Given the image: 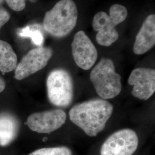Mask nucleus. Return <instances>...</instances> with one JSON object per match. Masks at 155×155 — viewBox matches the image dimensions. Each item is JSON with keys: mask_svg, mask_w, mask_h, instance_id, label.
I'll list each match as a JSON object with an SVG mask.
<instances>
[{"mask_svg": "<svg viewBox=\"0 0 155 155\" xmlns=\"http://www.w3.org/2000/svg\"><path fill=\"white\" fill-rule=\"evenodd\" d=\"M113 106L104 99H94L74 106L69 111L70 120L90 137L102 132L110 118Z\"/></svg>", "mask_w": 155, "mask_h": 155, "instance_id": "1", "label": "nucleus"}, {"mask_svg": "<svg viewBox=\"0 0 155 155\" xmlns=\"http://www.w3.org/2000/svg\"><path fill=\"white\" fill-rule=\"evenodd\" d=\"M78 16L77 6L72 0H61L45 13L43 28L54 37H65L76 26Z\"/></svg>", "mask_w": 155, "mask_h": 155, "instance_id": "2", "label": "nucleus"}, {"mask_svg": "<svg viewBox=\"0 0 155 155\" xmlns=\"http://www.w3.org/2000/svg\"><path fill=\"white\" fill-rule=\"evenodd\" d=\"M90 79L102 99L113 98L121 91V77L116 72L114 63L110 59H101L91 70Z\"/></svg>", "mask_w": 155, "mask_h": 155, "instance_id": "3", "label": "nucleus"}, {"mask_svg": "<svg viewBox=\"0 0 155 155\" xmlns=\"http://www.w3.org/2000/svg\"><path fill=\"white\" fill-rule=\"evenodd\" d=\"M127 16V9L120 4H114L109 10V15L105 12H100L94 16L93 28L97 31L96 40L102 46L109 47L119 38L115 27L125 21Z\"/></svg>", "mask_w": 155, "mask_h": 155, "instance_id": "4", "label": "nucleus"}, {"mask_svg": "<svg viewBox=\"0 0 155 155\" xmlns=\"http://www.w3.org/2000/svg\"><path fill=\"white\" fill-rule=\"evenodd\" d=\"M48 99L54 105L67 107L71 104L74 84L71 76L64 69H56L50 72L47 79Z\"/></svg>", "mask_w": 155, "mask_h": 155, "instance_id": "5", "label": "nucleus"}, {"mask_svg": "<svg viewBox=\"0 0 155 155\" xmlns=\"http://www.w3.org/2000/svg\"><path fill=\"white\" fill-rule=\"evenodd\" d=\"M139 138L131 129H124L113 133L106 140L101 155H132L137 149Z\"/></svg>", "mask_w": 155, "mask_h": 155, "instance_id": "6", "label": "nucleus"}, {"mask_svg": "<svg viewBox=\"0 0 155 155\" xmlns=\"http://www.w3.org/2000/svg\"><path fill=\"white\" fill-rule=\"evenodd\" d=\"M53 55V51L49 47H39L29 51L17 65L15 78L22 80L38 72L45 67Z\"/></svg>", "mask_w": 155, "mask_h": 155, "instance_id": "7", "label": "nucleus"}, {"mask_svg": "<svg viewBox=\"0 0 155 155\" xmlns=\"http://www.w3.org/2000/svg\"><path fill=\"white\" fill-rule=\"evenodd\" d=\"M71 48L73 58L78 66L84 70L91 68L97 60L98 52L84 32L80 31L75 34Z\"/></svg>", "mask_w": 155, "mask_h": 155, "instance_id": "8", "label": "nucleus"}, {"mask_svg": "<svg viewBox=\"0 0 155 155\" xmlns=\"http://www.w3.org/2000/svg\"><path fill=\"white\" fill-rule=\"evenodd\" d=\"M66 118V113L64 111L54 109L31 114L27 119V125L34 132L50 133L62 127Z\"/></svg>", "mask_w": 155, "mask_h": 155, "instance_id": "9", "label": "nucleus"}, {"mask_svg": "<svg viewBox=\"0 0 155 155\" xmlns=\"http://www.w3.org/2000/svg\"><path fill=\"white\" fill-rule=\"evenodd\" d=\"M128 83L133 86L132 94L139 100H148L155 91V70L149 68L133 70L128 78Z\"/></svg>", "mask_w": 155, "mask_h": 155, "instance_id": "10", "label": "nucleus"}, {"mask_svg": "<svg viewBox=\"0 0 155 155\" xmlns=\"http://www.w3.org/2000/svg\"><path fill=\"white\" fill-rule=\"evenodd\" d=\"M155 44V15L152 14L147 17L136 35L133 52L136 55H143L150 51Z\"/></svg>", "mask_w": 155, "mask_h": 155, "instance_id": "11", "label": "nucleus"}, {"mask_svg": "<svg viewBox=\"0 0 155 155\" xmlns=\"http://www.w3.org/2000/svg\"><path fill=\"white\" fill-rule=\"evenodd\" d=\"M18 131L16 118L7 113L0 114V145L6 146L16 138Z\"/></svg>", "mask_w": 155, "mask_h": 155, "instance_id": "12", "label": "nucleus"}, {"mask_svg": "<svg viewBox=\"0 0 155 155\" xmlns=\"http://www.w3.org/2000/svg\"><path fill=\"white\" fill-rule=\"evenodd\" d=\"M17 65V57L8 43L0 40V71L2 73L11 72Z\"/></svg>", "mask_w": 155, "mask_h": 155, "instance_id": "13", "label": "nucleus"}, {"mask_svg": "<svg viewBox=\"0 0 155 155\" xmlns=\"http://www.w3.org/2000/svg\"><path fill=\"white\" fill-rule=\"evenodd\" d=\"M18 35L21 38H29L34 45L41 47L44 42V35L39 24L29 25L20 29Z\"/></svg>", "mask_w": 155, "mask_h": 155, "instance_id": "14", "label": "nucleus"}, {"mask_svg": "<svg viewBox=\"0 0 155 155\" xmlns=\"http://www.w3.org/2000/svg\"><path fill=\"white\" fill-rule=\"evenodd\" d=\"M29 155H72V152L66 147H58L41 148Z\"/></svg>", "mask_w": 155, "mask_h": 155, "instance_id": "15", "label": "nucleus"}, {"mask_svg": "<svg viewBox=\"0 0 155 155\" xmlns=\"http://www.w3.org/2000/svg\"><path fill=\"white\" fill-rule=\"evenodd\" d=\"M8 5L12 10L17 12L22 11L25 7V0H5Z\"/></svg>", "mask_w": 155, "mask_h": 155, "instance_id": "16", "label": "nucleus"}, {"mask_svg": "<svg viewBox=\"0 0 155 155\" xmlns=\"http://www.w3.org/2000/svg\"><path fill=\"white\" fill-rule=\"evenodd\" d=\"M10 19V15L6 9L0 5V29Z\"/></svg>", "mask_w": 155, "mask_h": 155, "instance_id": "17", "label": "nucleus"}, {"mask_svg": "<svg viewBox=\"0 0 155 155\" xmlns=\"http://www.w3.org/2000/svg\"><path fill=\"white\" fill-rule=\"evenodd\" d=\"M5 87V82L2 78L0 77V93H1Z\"/></svg>", "mask_w": 155, "mask_h": 155, "instance_id": "18", "label": "nucleus"}, {"mask_svg": "<svg viewBox=\"0 0 155 155\" xmlns=\"http://www.w3.org/2000/svg\"><path fill=\"white\" fill-rule=\"evenodd\" d=\"M30 2H32V3H35V2H36L38 1V0H29Z\"/></svg>", "mask_w": 155, "mask_h": 155, "instance_id": "19", "label": "nucleus"}, {"mask_svg": "<svg viewBox=\"0 0 155 155\" xmlns=\"http://www.w3.org/2000/svg\"><path fill=\"white\" fill-rule=\"evenodd\" d=\"M3 1H4V0H0V4L2 3V2H3Z\"/></svg>", "mask_w": 155, "mask_h": 155, "instance_id": "20", "label": "nucleus"}]
</instances>
